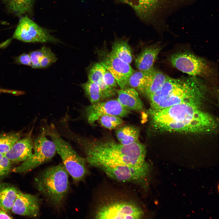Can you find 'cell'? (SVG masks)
<instances>
[{"mask_svg": "<svg viewBox=\"0 0 219 219\" xmlns=\"http://www.w3.org/2000/svg\"><path fill=\"white\" fill-rule=\"evenodd\" d=\"M151 125L160 131L203 134L214 131L217 126L216 119L200 107L181 104L160 109L147 111Z\"/></svg>", "mask_w": 219, "mask_h": 219, "instance_id": "obj_1", "label": "cell"}, {"mask_svg": "<svg viewBox=\"0 0 219 219\" xmlns=\"http://www.w3.org/2000/svg\"><path fill=\"white\" fill-rule=\"evenodd\" d=\"M90 165H124L149 168L145 158V146L139 141L128 145L122 144L111 139L79 141Z\"/></svg>", "mask_w": 219, "mask_h": 219, "instance_id": "obj_2", "label": "cell"}, {"mask_svg": "<svg viewBox=\"0 0 219 219\" xmlns=\"http://www.w3.org/2000/svg\"><path fill=\"white\" fill-rule=\"evenodd\" d=\"M206 90L205 85L196 76L178 78L169 77L162 87L148 97L151 108L154 109L181 104L200 107Z\"/></svg>", "mask_w": 219, "mask_h": 219, "instance_id": "obj_3", "label": "cell"}, {"mask_svg": "<svg viewBox=\"0 0 219 219\" xmlns=\"http://www.w3.org/2000/svg\"><path fill=\"white\" fill-rule=\"evenodd\" d=\"M37 190L54 207L60 208L70 189L69 174L63 164L50 166L35 178Z\"/></svg>", "mask_w": 219, "mask_h": 219, "instance_id": "obj_4", "label": "cell"}, {"mask_svg": "<svg viewBox=\"0 0 219 219\" xmlns=\"http://www.w3.org/2000/svg\"><path fill=\"white\" fill-rule=\"evenodd\" d=\"M144 215L143 210L134 201L114 195L101 199L94 214L96 219H140Z\"/></svg>", "mask_w": 219, "mask_h": 219, "instance_id": "obj_5", "label": "cell"}, {"mask_svg": "<svg viewBox=\"0 0 219 219\" xmlns=\"http://www.w3.org/2000/svg\"><path fill=\"white\" fill-rule=\"evenodd\" d=\"M46 132L54 143L57 152L61 157L64 166L73 181L78 183L83 180L89 173L86 159L79 155L62 138L53 126L49 127Z\"/></svg>", "mask_w": 219, "mask_h": 219, "instance_id": "obj_6", "label": "cell"}, {"mask_svg": "<svg viewBox=\"0 0 219 219\" xmlns=\"http://www.w3.org/2000/svg\"><path fill=\"white\" fill-rule=\"evenodd\" d=\"M130 6L142 19L146 21L163 20L174 9L190 0H116Z\"/></svg>", "mask_w": 219, "mask_h": 219, "instance_id": "obj_7", "label": "cell"}, {"mask_svg": "<svg viewBox=\"0 0 219 219\" xmlns=\"http://www.w3.org/2000/svg\"><path fill=\"white\" fill-rule=\"evenodd\" d=\"M44 129L34 141V152L27 160L12 169L13 172L19 173L27 172L50 160L57 152L54 142L46 136Z\"/></svg>", "mask_w": 219, "mask_h": 219, "instance_id": "obj_8", "label": "cell"}, {"mask_svg": "<svg viewBox=\"0 0 219 219\" xmlns=\"http://www.w3.org/2000/svg\"><path fill=\"white\" fill-rule=\"evenodd\" d=\"M13 38L25 42H56L57 40L48 30L43 28L25 15L21 17Z\"/></svg>", "mask_w": 219, "mask_h": 219, "instance_id": "obj_9", "label": "cell"}, {"mask_svg": "<svg viewBox=\"0 0 219 219\" xmlns=\"http://www.w3.org/2000/svg\"><path fill=\"white\" fill-rule=\"evenodd\" d=\"M170 61L172 66L179 71L191 76H203L209 73L210 70L203 58L188 52L172 54Z\"/></svg>", "mask_w": 219, "mask_h": 219, "instance_id": "obj_10", "label": "cell"}, {"mask_svg": "<svg viewBox=\"0 0 219 219\" xmlns=\"http://www.w3.org/2000/svg\"><path fill=\"white\" fill-rule=\"evenodd\" d=\"M97 168L100 169L108 177L122 182H143L149 170V168L124 165H102Z\"/></svg>", "mask_w": 219, "mask_h": 219, "instance_id": "obj_11", "label": "cell"}, {"mask_svg": "<svg viewBox=\"0 0 219 219\" xmlns=\"http://www.w3.org/2000/svg\"><path fill=\"white\" fill-rule=\"evenodd\" d=\"M130 112L123 106L117 99L91 104L85 109L87 120L91 124L94 123L103 115H114L122 118L127 116Z\"/></svg>", "mask_w": 219, "mask_h": 219, "instance_id": "obj_12", "label": "cell"}, {"mask_svg": "<svg viewBox=\"0 0 219 219\" xmlns=\"http://www.w3.org/2000/svg\"><path fill=\"white\" fill-rule=\"evenodd\" d=\"M100 64L109 71L121 89L127 88L128 79L134 72L130 64L110 53Z\"/></svg>", "mask_w": 219, "mask_h": 219, "instance_id": "obj_13", "label": "cell"}, {"mask_svg": "<svg viewBox=\"0 0 219 219\" xmlns=\"http://www.w3.org/2000/svg\"><path fill=\"white\" fill-rule=\"evenodd\" d=\"M40 203L41 200L37 196L19 190L11 210L16 214L36 217L40 214Z\"/></svg>", "mask_w": 219, "mask_h": 219, "instance_id": "obj_14", "label": "cell"}, {"mask_svg": "<svg viewBox=\"0 0 219 219\" xmlns=\"http://www.w3.org/2000/svg\"><path fill=\"white\" fill-rule=\"evenodd\" d=\"M33 144L30 135L19 139L5 154L12 164L23 162L33 154Z\"/></svg>", "mask_w": 219, "mask_h": 219, "instance_id": "obj_15", "label": "cell"}, {"mask_svg": "<svg viewBox=\"0 0 219 219\" xmlns=\"http://www.w3.org/2000/svg\"><path fill=\"white\" fill-rule=\"evenodd\" d=\"M156 71L153 68L148 71L139 70L134 72L128 79V86L145 95L153 82Z\"/></svg>", "mask_w": 219, "mask_h": 219, "instance_id": "obj_16", "label": "cell"}, {"mask_svg": "<svg viewBox=\"0 0 219 219\" xmlns=\"http://www.w3.org/2000/svg\"><path fill=\"white\" fill-rule=\"evenodd\" d=\"M118 101L126 109L136 111L144 109L143 104L138 92L131 88L120 89L117 91Z\"/></svg>", "mask_w": 219, "mask_h": 219, "instance_id": "obj_17", "label": "cell"}, {"mask_svg": "<svg viewBox=\"0 0 219 219\" xmlns=\"http://www.w3.org/2000/svg\"><path fill=\"white\" fill-rule=\"evenodd\" d=\"M8 12L21 17L33 16L35 0H1Z\"/></svg>", "mask_w": 219, "mask_h": 219, "instance_id": "obj_18", "label": "cell"}, {"mask_svg": "<svg viewBox=\"0 0 219 219\" xmlns=\"http://www.w3.org/2000/svg\"><path fill=\"white\" fill-rule=\"evenodd\" d=\"M161 49L160 47L156 46L145 48L135 60L137 68L139 70L143 71L152 69Z\"/></svg>", "mask_w": 219, "mask_h": 219, "instance_id": "obj_19", "label": "cell"}, {"mask_svg": "<svg viewBox=\"0 0 219 219\" xmlns=\"http://www.w3.org/2000/svg\"><path fill=\"white\" fill-rule=\"evenodd\" d=\"M19 190L11 185L0 182V208L7 212L11 210Z\"/></svg>", "mask_w": 219, "mask_h": 219, "instance_id": "obj_20", "label": "cell"}, {"mask_svg": "<svg viewBox=\"0 0 219 219\" xmlns=\"http://www.w3.org/2000/svg\"><path fill=\"white\" fill-rule=\"evenodd\" d=\"M139 129L136 127L126 125L120 127L116 131L117 139L121 144L128 145L139 141Z\"/></svg>", "mask_w": 219, "mask_h": 219, "instance_id": "obj_21", "label": "cell"}, {"mask_svg": "<svg viewBox=\"0 0 219 219\" xmlns=\"http://www.w3.org/2000/svg\"><path fill=\"white\" fill-rule=\"evenodd\" d=\"M123 61L130 64L132 61V55L130 46L126 40L120 39L113 43L110 53Z\"/></svg>", "mask_w": 219, "mask_h": 219, "instance_id": "obj_22", "label": "cell"}, {"mask_svg": "<svg viewBox=\"0 0 219 219\" xmlns=\"http://www.w3.org/2000/svg\"><path fill=\"white\" fill-rule=\"evenodd\" d=\"M21 132H11L0 134V153L5 154L19 139Z\"/></svg>", "mask_w": 219, "mask_h": 219, "instance_id": "obj_23", "label": "cell"}, {"mask_svg": "<svg viewBox=\"0 0 219 219\" xmlns=\"http://www.w3.org/2000/svg\"><path fill=\"white\" fill-rule=\"evenodd\" d=\"M82 86L91 104L100 102L103 100L101 91L97 84L88 80L82 84Z\"/></svg>", "mask_w": 219, "mask_h": 219, "instance_id": "obj_24", "label": "cell"}, {"mask_svg": "<svg viewBox=\"0 0 219 219\" xmlns=\"http://www.w3.org/2000/svg\"><path fill=\"white\" fill-rule=\"evenodd\" d=\"M106 70L100 63L95 64L90 70L88 80L100 86L104 83L103 78Z\"/></svg>", "mask_w": 219, "mask_h": 219, "instance_id": "obj_25", "label": "cell"}, {"mask_svg": "<svg viewBox=\"0 0 219 219\" xmlns=\"http://www.w3.org/2000/svg\"><path fill=\"white\" fill-rule=\"evenodd\" d=\"M98 120L102 126L110 130L116 128L124 123L121 117L111 115L103 116Z\"/></svg>", "mask_w": 219, "mask_h": 219, "instance_id": "obj_26", "label": "cell"}, {"mask_svg": "<svg viewBox=\"0 0 219 219\" xmlns=\"http://www.w3.org/2000/svg\"><path fill=\"white\" fill-rule=\"evenodd\" d=\"M50 48L43 47L38 50L30 52L29 54L32 61L31 67L33 68H40V62Z\"/></svg>", "mask_w": 219, "mask_h": 219, "instance_id": "obj_27", "label": "cell"}, {"mask_svg": "<svg viewBox=\"0 0 219 219\" xmlns=\"http://www.w3.org/2000/svg\"><path fill=\"white\" fill-rule=\"evenodd\" d=\"M12 164L5 154L0 153V182H2L10 172Z\"/></svg>", "mask_w": 219, "mask_h": 219, "instance_id": "obj_28", "label": "cell"}, {"mask_svg": "<svg viewBox=\"0 0 219 219\" xmlns=\"http://www.w3.org/2000/svg\"><path fill=\"white\" fill-rule=\"evenodd\" d=\"M57 58L51 50H50L43 56L40 62V68H46L55 62Z\"/></svg>", "mask_w": 219, "mask_h": 219, "instance_id": "obj_29", "label": "cell"}, {"mask_svg": "<svg viewBox=\"0 0 219 219\" xmlns=\"http://www.w3.org/2000/svg\"><path fill=\"white\" fill-rule=\"evenodd\" d=\"M103 79L105 84L108 87L115 88L117 87L116 81L111 73L106 69Z\"/></svg>", "mask_w": 219, "mask_h": 219, "instance_id": "obj_30", "label": "cell"}, {"mask_svg": "<svg viewBox=\"0 0 219 219\" xmlns=\"http://www.w3.org/2000/svg\"><path fill=\"white\" fill-rule=\"evenodd\" d=\"M16 63L31 66L32 61L29 54L24 53L17 57L15 60Z\"/></svg>", "mask_w": 219, "mask_h": 219, "instance_id": "obj_31", "label": "cell"}, {"mask_svg": "<svg viewBox=\"0 0 219 219\" xmlns=\"http://www.w3.org/2000/svg\"><path fill=\"white\" fill-rule=\"evenodd\" d=\"M12 216L9 214L7 212L4 210L0 208V219H12Z\"/></svg>", "mask_w": 219, "mask_h": 219, "instance_id": "obj_32", "label": "cell"}]
</instances>
